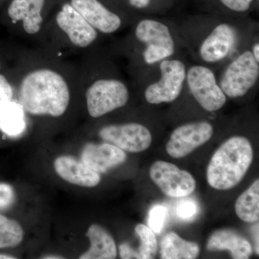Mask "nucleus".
Here are the masks:
<instances>
[{
    "label": "nucleus",
    "mask_w": 259,
    "mask_h": 259,
    "mask_svg": "<svg viewBox=\"0 0 259 259\" xmlns=\"http://www.w3.org/2000/svg\"><path fill=\"white\" fill-rule=\"evenodd\" d=\"M20 100L23 110L29 114L60 117L69 107V86L56 71L37 70L24 77Z\"/></svg>",
    "instance_id": "nucleus-1"
},
{
    "label": "nucleus",
    "mask_w": 259,
    "mask_h": 259,
    "mask_svg": "<svg viewBox=\"0 0 259 259\" xmlns=\"http://www.w3.org/2000/svg\"><path fill=\"white\" fill-rule=\"evenodd\" d=\"M249 140L234 136L227 140L213 155L207 170L209 185L218 190H231L244 178L253 161Z\"/></svg>",
    "instance_id": "nucleus-2"
},
{
    "label": "nucleus",
    "mask_w": 259,
    "mask_h": 259,
    "mask_svg": "<svg viewBox=\"0 0 259 259\" xmlns=\"http://www.w3.org/2000/svg\"><path fill=\"white\" fill-rule=\"evenodd\" d=\"M258 76V61L251 51H245L228 66L221 77L220 88L231 98L241 97L254 86Z\"/></svg>",
    "instance_id": "nucleus-3"
},
{
    "label": "nucleus",
    "mask_w": 259,
    "mask_h": 259,
    "mask_svg": "<svg viewBox=\"0 0 259 259\" xmlns=\"http://www.w3.org/2000/svg\"><path fill=\"white\" fill-rule=\"evenodd\" d=\"M86 99L89 114L97 118L125 106L129 92L119 80L100 79L88 88Z\"/></svg>",
    "instance_id": "nucleus-4"
},
{
    "label": "nucleus",
    "mask_w": 259,
    "mask_h": 259,
    "mask_svg": "<svg viewBox=\"0 0 259 259\" xmlns=\"http://www.w3.org/2000/svg\"><path fill=\"white\" fill-rule=\"evenodd\" d=\"M136 35L146 45L144 52L146 64H155L175 53V41L169 29L160 22L148 19L141 20L136 27Z\"/></svg>",
    "instance_id": "nucleus-5"
},
{
    "label": "nucleus",
    "mask_w": 259,
    "mask_h": 259,
    "mask_svg": "<svg viewBox=\"0 0 259 259\" xmlns=\"http://www.w3.org/2000/svg\"><path fill=\"white\" fill-rule=\"evenodd\" d=\"M161 79L146 88V101L153 105L171 102L182 93L186 78L185 64L178 60H163L160 64Z\"/></svg>",
    "instance_id": "nucleus-6"
},
{
    "label": "nucleus",
    "mask_w": 259,
    "mask_h": 259,
    "mask_svg": "<svg viewBox=\"0 0 259 259\" xmlns=\"http://www.w3.org/2000/svg\"><path fill=\"white\" fill-rule=\"evenodd\" d=\"M187 82L194 99L207 111H217L226 104V95L208 68L192 66L187 73Z\"/></svg>",
    "instance_id": "nucleus-7"
},
{
    "label": "nucleus",
    "mask_w": 259,
    "mask_h": 259,
    "mask_svg": "<svg viewBox=\"0 0 259 259\" xmlns=\"http://www.w3.org/2000/svg\"><path fill=\"white\" fill-rule=\"evenodd\" d=\"M149 175L162 192L169 197H187L195 190L193 176L169 162H154L150 168Z\"/></svg>",
    "instance_id": "nucleus-8"
},
{
    "label": "nucleus",
    "mask_w": 259,
    "mask_h": 259,
    "mask_svg": "<svg viewBox=\"0 0 259 259\" xmlns=\"http://www.w3.org/2000/svg\"><path fill=\"white\" fill-rule=\"evenodd\" d=\"M213 127L208 122H197L177 127L166 144V151L172 158H182L206 144L212 138Z\"/></svg>",
    "instance_id": "nucleus-9"
},
{
    "label": "nucleus",
    "mask_w": 259,
    "mask_h": 259,
    "mask_svg": "<svg viewBox=\"0 0 259 259\" xmlns=\"http://www.w3.org/2000/svg\"><path fill=\"white\" fill-rule=\"evenodd\" d=\"M99 134L104 141L131 153L146 151L152 143L149 130L139 123L105 126Z\"/></svg>",
    "instance_id": "nucleus-10"
},
{
    "label": "nucleus",
    "mask_w": 259,
    "mask_h": 259,
    "mask_svg": "<svg viewBox=\"0 0 259 259\" xmlns=\"http://www.w3.org/2000/svg\"><path fill=\"white\" fill-rule=\"evenodd\" d=\"M56 23L76 47H88L97 37L96 29L70 5L69 2L61 6L56 17Z\"/></svg>",
    "instance_id": "nucleus-11"
},
{
    "label": "nucleus",
    "mask_w": 259,
    "mask_h": 259,
    "mask_svg": "<svg viewBox=\"0 0 259 259\" xmlns=\"http://www.w3.org/2000/svg\"><path fill=\"white\" fill-rule=\"evenodd\" d=\"M69 3L94 28L104 33H112L120 28V17L99 0H69Z\"/></svg>",
    "instance_id": "nucleus-12"
},
{
    "label": "nucleus",
    "mask_w": 259,
    "mask_h": 259,
    "mask_svg": "<svg viewBox=\"0 0 259 259\" xmlns=\"http://www.w3.org/2000/svg\"><path fill=\"white\" fill-rule=\"evenodd\" d=\"M126 153L112 144L87 145L81 152V161L97 173H105L125 161Z\"/></svg>",
    "instance_id": "nucleus-13"
},
{
    "label": "nucleus",
    "mask_w": 259,
    "mask_h": 259,
    "mask_svg": "<svg viewBox=\"0 0 259 259\" xmlns=\"http://www.w3.org/2000/svg\"><path fill=\"white\" fill-rule=\"evenodd\" d=\"M236 32L228 24L216 27L204 40L199 49V54L204 61L218 62L229 54L236 41Z\"/></svg>",
    "instance_id": "nucleus-14"
},
{
    "label": "nucleus",
    "mask_w": 259,
    "mask_h": 259,
    "mask_svg": "<svg viewBox=\"0 0 259 259\" xmlns=\"http://www.w3.org/2000/svg\"><path fill=\"white\" fill-rule=\"evenodd\" d=\"M54 166L57 175L72 185L91 188L101 181L100 174L72 156H59L54 161Z\"/></svg>",
    "instance_id": "nucleus-15"
},
{
    "label": "nucleus",
    "mask_w": 259,
    "mask_h": 259,
    "mask_svg": "<svg viewBox=\"0 0 259 259\" xmlns=\"http://www.w3.org/2000/svg\"><path fill=\"white\" fill-rule=\"evenodd\" d=\"M48 0H12L8 14L13 21H21L25 31L37 33L41 28L42 12Z\"/></svg>",
    "instance_id": "nucleus-16"
},
{
    "label": "nucleus",
    "mask_w": 259,
    "mask_h": 259,
    "mask_svg": "<svg viewBox=\"0 0 259 259\" xmlns=\"http://www.w3.org/2000/svg\"><path fill=\"white\" fill-rule=\"evenodd\" d=\"M208 250H229L235 259H248L252 254L248 240L231 230H219L213 233L207 243Z\"/></svg>",
    "instance_id": "nucleus-17"
},
{
    "label": "nucleus",
    "mask_w": 259,
    "mask_h": 259,
    "mask_svg": "<svg viewBox=\"0 0 259 259\" xmlns=\"http://www.w3.org/2000/svg\"><path fill=\"white\" fill-rule=\"evenodd\" d=\"M90 247L80 259H113L117 257L115 240L110 233L100 225H92L87 232Z\"/></svg>",
    "instance_id": "nucleus-18"
},
{
    "label": "nucleus",
    "mask_w": 259,
    "mask_h": 259,
    "mask_svg": "<svg viewBox=\"0 0 259 259\" xmlns=\"http://www.w3.org/2000/svg\"><path fill=\"white\" fill-rule=\"evenodd\" d=\"M160 253L163 259H194L199 254V247L197 243L185 241L171 232L162 239Z\"/></svg>",
    "instance_id": "nucleus-19"
},
{
    "label": "nucleus",
    "mask_w": 259,
    "mask_h": 259,
    "mask_svg": "<svg viewBox=\"0 0 259 259\" xmlns=\"http://www.w3.org/2000/svg\"><path fill=\"white\" fill-rule=\"evenodd\" d=\"M235 210L238 217L245 223H256L259 220V180L237 199Z\"/></svg>",
    "instance_id": "nucleus-20"
},
{
    "label": "nucleus",
    "mask_w": 259,
    "mask_h": 259,
    "mask_svg": "<svg viewBox=\"0 0 259 259\" xmlns=\"http://www.w3.org/2000/svg\"><path fill=\"white\" fill-rule=\"evenodd\" d=\"M25 128L22 106L12 101L0 117V130L9 136H16Z\"/></svg>",
    "instance_id": "nucleus-21"
},
{
    "label": "nucleus",
    "mask_w": 259,
    "mask_h": 259,
    "mask_svg": "<svg viewBox=\"0 0 259 259\" xmlns=\"http://www.w3.org/2000/svg\"><path fill=\"white\" fill-rule=\"evenodd\" d=\"M23 238L21 225L15 220L0 214V249L18 246Z\"/></svg>",
    "instance_id": "nucleus-22"
},
{
    "label": "nucleus",
    "mask_w": 259,
    "mask_h": 259,
    "mask_svg": "<svg viewBox=\"0 0 259 259\" xmlns=\"http://www.w3.org/2000/svg\"><path fill=\"white\" fill-rule=\"evenodd\" d=\"M135 231L141 239L139 252L141 259L153 258L157 252V241L154 232L144 224H139Z\"/></svg>",
    "instance_id": "nucleus-23"
},
{
    "label": "nucleus",
    "mask_w": 259,
    "mask_h": 259,
    "mask_svg": "<svg viewBox=\"0 0 259 259\" xmlns=\"http://www.w3.org/2000/svg\"><path fill=\"white\" fill-rule=\"evenodd\" d=\"M167 214L166 207L162 205H156L153 207L149 214L148 224L150 228L154 233H160L163 229L165 219Z\"/></svg>",
    "instance_id": "nucleus-24"
},
{
    "label": "nucleus",
    "mask_w": 259,
    "mask_h": 259,
    "mask_svg": "<svg viewBox=\"0 0 259 259\" xmlns=\"http://www.w3.org/2000/svg\"><path fill=\"white\" fill-rule=\"evenodd\" d=\"M13 90L4 75L0 74V117L12 102Z\"/></svg>",
    "instance_id": "nucleus-25"
},
{
    "label": "nucleus",
    "mask_w": 259,
    "mask_h": 259,
    "mask_svg": "<svg viewBox=\"0 0 259 259\" xmlns=\"http://www.w3.org/2000/svg\"><path fill=\"white\" fill-rule=\"evenodd\" d=\"M14 188L8 183H0V209L7 208L14 203Z\"/></svg>",
    "instance_id": "nucleus-26"
},
{
    "label": "nucleus",
    "mask_w": 259,
    "mask_h": 259,
    "mask_svg": "<svg viewBox=\"0 0 259 259\" xmlns=\"http://www.w3.org/2000/svg\"><path fill=\"white\" fill-rule=\"evenodd\" d=\"M197 212V205L192 201H182L177 205V215L186 221L192 219Z\"/></svg>",
    "instance_id": "nucleus-27"
},
{
    "label": "nucleus",
    "mask_w": 259,
    "mask_h": 259,
    "mask_svg": "<svg viewBox=\"0 0 259 259\" xmlns=\"http://www.w3.org/2000/svg\"><path fill=\"white\" fill-rule=\"evenodd\" d=\"M253 0H221L225 6L236 12H245L249 9Z\"/></svg>",
    "instance_id": "nucleus-28"
},
{
    "label": "nucleus",
    "mask_w": 259,
    "mask_h": 259,
    "mask_svg": "<svg viewBox=\"0 0 259 259\" xmlns=\"http://www.w3.org/2000/svg\"><path fill=\"white\" fill-rule=\"evenodd\" d=\"M119 252H120L121 258H141L139 252L134 250L132 247L130 246L127 243H122V244L120 245V247H119Z\"/></svg>",
    "instance_id": "nucleus-29"
},
{
    "label": "nucleus",
    "mask_w": 259,
    "mask_h": 259,
    "mask_svg": "<svg viewBox=\"0 0 259 259\" xmlns=\"http://www.w3.org/2000/svg\"><path fill=\"white\" fill-rule=\"evenodd\" d=\"M130 5L138 9L146 8L150 4L151 0H128Z\"/></svg>",
    "instance_id": "nucleus-30"
},
{
    "label": "nucleus",
    "mask_w": 259,
    "mask_h": 259,
    "mask_svg": "<svg viewBox=\"0 0 259 259\" xmlns=\"http://www.w3.org/2000/svg\"><path fill=\"white\" fill-rule=\"evenodd\" d=\"M252 232H253V238H254V243H255V252H256L257 254H259V245H258V223H257L255 226H253V230H252Z\"/></svg>",
    "instance_id": "nucleus-31"
},
{
    "label": "nucleus",
    "mask_w": 259,
    "mask_h": 259,
    "mask_svg": "<svg viewBox=\"0 0 259 259\" xmlns=\"http://www.w3.org/2000/svg\"><path fill=\"white\" fill-rule=\"evenodd\" d=\"M253 56H254L255 59H256L257 61L259 62V44L257 42L253 47Z\"/></svg>",
    "instance_id": "nucleus-32"
},
{
    "label": "nucleus",
    "mask_w": 259,
    "mask_h": 259,
    "mask_svg": "<svg viewBox=\"0 0 259 259\" xmlns=\"http://www.w3.org/2000/svg\"><path fill=\"white\" fill-rule=\"evenodd\" d=\"M17 258L14 255L7 254V253H0V259H15Z\"/></svg>",
    "instance_id": "nucleus-33"
},
{
    "label": "nucleus",
    "mask_w": 259,
    "mask_h": 259,
    "mask_svg": "<svg viewBox=\"0 0 259 259\" xmlns=\"http://www.w3.org/2000/svg\"><path fill=\"white\" fill-rule=\"evenodd\" d=\"M42 258H44V259H61V258H64V257H61V256H60V255H46L45 257H42Z\"/></svg>",
    "instance_id": "nucleus-34"
}]
</instances>
